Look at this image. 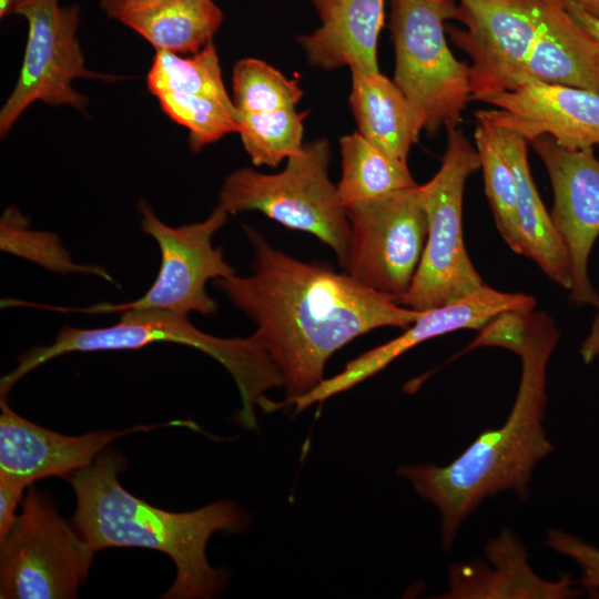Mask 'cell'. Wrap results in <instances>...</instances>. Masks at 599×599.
<instances>
[{"instance_id": "cell-1", "label": "cell", "mask_w": 599, "mask_h": 599, "mask_svg": "<svg viewBox=\"0 0 599 599\" xmlns=\"http://www.w3.org/2000/svg\"><path fill=\"white\" fill-rule=\"evenodd\" d=\"M242 226L254 252L253 273L214 285L255 323L251 336L281 373L286 399L274 402L272 412L324 380L327 361L351 341L380 327H408L423 314L326 263L296 260Z\"/></svg>"}, {"instance_id": "cell-2", "label": "cell", "mask_w": 599, "mask_h": 599, "mask_svg": "<svg viewBox=\"0 0 599 599\" xmlns=\"http://www.w3.org/2000/svg\"><path fill=\"white\" fill-rule=\"evenodd\" d=\"M559 332L544 312L508 311L490 321L476 336L479 347H501L521 359L518 392L505 423L483 430L454 460L402 465L400 478L439 512L445 551L464 521L489 497L512 491L525 500L539 461L552 450L544 420L547 406V366Z\"/></svg>"}, {"instance_id": "cell-3", "label": "cell", "mask_w": 599, "mask_h": 599, "mask_svg": "<svg viewBox=\"0 0 599 599\" xmlns=\"http://www.w3.org/2000/svg\"><path fill=\"white\" fill-rule=\"evenodd\" d=\"M125 467L120 454L106 450L68 478L77 498L71 524L80 537L94 552L139 547L166 554L176 576L161 598L207 599L219 595L227 572L209 564L206 545L217 531L243 532L248 516L226 499L186 512L156 508L122 487L118 474Z\"/></svg>"}, {"instance_id": "cell-4", "label": "cell", "mask_w": 599, "mask_h": 599, "mask_svg": "<svg viewBox=\"0 0 599 599\" xmlns=\"http://www.w3.org/2000/svg\"><path fill=\"white\" fill-rule=\"evenodd\" d=\"M155 343H174L196 348L219 362L238 389L242 408L238 420L257 428L256 407L266 412L272 403L266 393L283 387V378L265 351L248 336L221 338L196 328L187 315L164 311H128L120 321L101 328L63 326L52 344L34 346L18 357V365L0 380V395L42 364L64 354L136 349Z\"/></svg>"}, {"instance_id": "cell-5", "label": "cell", "mask_w": 599, "mask_h": 599, "mask_svg": "<svg viewBox=\"0 0 599 599\" xmlns=\"http://www.w3.org/2000/svg\"><path fill=\"white\" fill-rule=\"evenodd\" d=\"M329 158L328 141L318 139L288 158L280 173L238 169L225 177L219 207L229 214L258 211L291 230L311 233L335 252L344 268L349 223L328 176Z\"/></svg>"}, {"instance_id": "cell-6", "label": "cell", "mask_w": 599, "mask_h": 599, "mask_svg": "<svg viewBox=\"0 0 599 599\" xmlns=\"http://www.w3.org/2000/svg\"><path fill=\"white\" fill-rule=\"evenodd\" d=\"M456 10V0H390L393 81L424 113L430 136L457 128L471 100L469 65L455 58L446 39L445 24Z\"/></svg>"}, {"instance_id": "cell-7", "label": "cell", "mask_w": 599, "mask_h": 599, "mask_svg": "<svg viewBox=\"0 0 599 599\" xmlns=\"http://www.w3.org/2000/svg\"><path fill=\"white\" fill-rule=\"evenodd\" d=\"M479 169L477 149L461 130H448L441 165L423 184L427 240L412 285L399 304L425 312L464 300L487 285L467 254L463 235L464 189Z\"/></svg>"}, {"instance_id": "cell-8", "label": "cell", "mask_w": 599, "mask_h": 599, "mask_svg": "<svg viewBox=\"0 0 599 599\" xmlns=\"http://www.w3.org/2000/svg\"><path fill=\"white\" fill-rule=\"evenodd\" d=\"M93 556L72 524L31 485L21 514L0 539V598H77Z\"/></svg>"}, {"instance_id": "cell-9", "label": "cell", "mask_w": 599, "mask_h": 599, "mask_svg": "<svg viewBox=\"0 0 599 599\" xmlns=\"http://www.w3.org/2000/svg\"><path fill=\"white\" fill-rule=\"evenodd\" d=\"M141 231L158 243L161 265L156 278L141 297L120 304L100 303L87 307H60L27 302L28 307L84 314L128 311H164L180 315L196 312L213 315L216 302L207 294L206 283L235 274L222 248L212 244L213 235L227 222L229 213L216 207L202 222L177 227L163 223L150 203H138Z\"/></svg>"}, {"instance_id": "cell-10", "label": "cell", "mask_w": 599, "mask_h": 599, "mask_svg": "<svg viewBox=\"0 0 599 599\" xmlns=\"http://www.w3.org/2000/svg\"><path fill=\"white\" fill-rule=\"evenodd\" d=\"M349 243L344 270L399 303L419 266L428 233L423 185L346 207Z\"/></svg>"}, {"instance_id": "cell-11", "label": "cell", "mask_w": 599, "mask_h": 599, "mask_svg": "<svg viewBox=\"0 0 599 599\" xmlns=\"http://www.w3.org/2000/svg\"><path fill=\"white\" fill-rule=\"evenodd\" d=\"M9 13L24 17L29 31L19 79L0 112L2 138L35 101L84 112L88 99L72 88L74 79H118L85 68L77 38L78 7L61 8L59 0H12Z\"/></svg>"}, {"instance_id": "cell-12", "label": "cell", "mask_w": 599, "mask_h": 599, "mask_svg": "<svg viewBox=\"0 0 599 599\" xmlns=\"http://www.w3.org/2000/svg\"><path fill=\"white\" fill-rule=\"evenodd\" d=\"M455 19L465 28L446 30L471 60V100L483 102L532 81L526 65L536 23L518 0H457Z\"/></svg>"}, {"instance_id": "cell-13", "label": "cell", "mask_w": 599, "mask_h": 599, "mask_svg": "<svg viewBox=\"0 0 599 599\" xmlns=\"http://www.w3.org/2000/svg\"><path fill=\"white\" fill-rule=\"evenodd\" d=\"M530 143L551 182L550 216L570 257V300L599 309V294L588 276V258L599 235V159L592 148L565 149L549 135Z\"/></svg>"}, {"instance_id": "cell-14", "label": "cell", "mask_w": 599, "mask_h": 599, "mask_svg": "<svg viewBox=\"0 0 599 599\" xmlns=\"http://www.w3.org/2000/svg\"><path fill=\"white\" fill-rule=\"evenodd\" d=\"M535 305L532 296L505 293L486 285L464 300L423 312L406 327L404 334L359 355L347 363L337 375L322 380L308 393L285 404L286 406L293 404L297 414L374 376L402 354L427 339L457 329L480 331L504 312L534 309Z\"/></svg>"}, {"instance_id": "cell-15", "label": "cell", "mask_w": 599, "mask_h": 599, "mask_svg": "<svg viewBox=\"0 0 599 599\" xmlns=\"http://www.w3.org/2000/svg\"><path fill=\"white\" fill-rule=\"evenodd\" d=\"M0 477L28 488L49 476L68 479L90 466L113 440L136 432L163 426L200 430L192 420L138 425L124 430H95L79 436L63 435L39 426L13 412L0 397Z\"/></svg>"}, {"instance_id": "cell-16", "label": "cell", "mask_w": 599, "mask_h": 599, "mask_svg": "<svg viewBox=\"0 0 599 599\" xmlns=\"http://www.w3.org/2000/svg\"><path fill=\"white\" fill-rule=\"evenodd\" d=\"M483 102L495 109L477 111V120L514 132L528 143L541 135H549L569 150L599 144L598 93L530 81Z\"/></svg>"}, {"instance_id": "cell-17", "label": "cell", "mask_w": 599, "mask_h": 599, "mask_svg": "<svg viewBox=\"0 0 599 599\" xmlns=\"http://www.w3.org/2000/svg\"><path fill=\"white\" fill-rule=\"evenodd\" d=\"M485 558L454 564L448 571V590L441 599H569L581 588L569 575L548 580L529 564L519 537L504 529L484 547Z\"/></svg>"}, {"instance_id": "cell-18", "label": "cell", "mask_w": 599, "mask_h": 599, "mask_svg": "<svg viewBox=\"0 0 599 599\" xmlns=\"http://www.w3.org/2000/svg\"><path fill=\"white\" fill-rule=\"evenodd\" d=\"M536 23L528 55L532 81L599 94V40L567 10L564 0H518Z\"/></svg>"}, {"instance_id": "cell-19", "label": "cell", "mask_w": 599, "mask_h": 599, "mask_svg": "<svg viewBox=\"0 0 599 599\" xmlns=\"http://www.w3.org/2000/svg\"><path fill=\"white\" fill-rule=\"evenodd\" d=\"M322 24L300 38L308 62L333 70L344 65L379 71L377 43L385 21V0H311Z\"/></svg>"}, {"instance_id": "cell-20", "label": "cell", "mask_w": 599, "mask_h": 599, "mask_svg": "<svg viewBox=\"0 0 599 599\" xmlns=\"http://www.w3.org/2000/svg\"><path fill=\"white\" fill-rule=\"evenodd\" d=\"M477 121L486 124L497 148L515 173L521 254L532 260L555 283L570 290L572 280L569 253L530 173L528 142L501 126L483 120Z\"/></svg>"}, {"instance_id": "cell-21", "label": "cell", "mask_w": 599, "mask_h": 599, "mask_svg": "<svg viewBox=\"0 0 599 599\" xmlns=\"http://www.w3.org/2000/svg\"><path fill=\"white\" fill-rule=\"evenodd\" d=\"M349 104L358 132L387 155L407 163L425 130L424 113L380 71L351 70Z\"/></svg>"}, {"instance_id": "cell-22", "label": "cell", "mask_w": 599, "mask_h": 599, "mask_svg": "<svg viewBox=\"0 0 599 599\" xmlns=\"http://www.w3.org/2000/svg\"><path fill=\"white\" fill-rule=\"evenodd\" d=\"M116 19L156 50L197 53L212 42L223 13L212 0H149Z\"/></svg>"}, {"instance_id": "cell-23", "label": "cell", "mask_w": 599, "mask_h": 599, "mask_svg": "<svg viewBox=\"0 0 599 599\" xmlns=\"http://www.w3.org/2000/svg\"><path fill=\"white\" fill-rule=\"evenodd\" d=\"M339 144L342 174L337 191L345 209L418 185L406 162L387 155L359 132L342 136Z\"/></svg>"}, {"instance_id": "cell-24", "label": "cell", "mask_w": 599, "mask_h": 599, "mask_svg": "<svg viewBox=\"0 0 599 599\" xmlns=\"http://www.w3.org/2000/svg\"><path fill=\"white\" fill-rule=\"evenodd\" d=\"M146 82L154 97L162 93H183L234 104L225 90L219 57L212 42L192 58L156 50Z\"/></svg>"}, {"instance_id": "cell-25", "label": "cell", "mask_w": 599, "mask_h": 599, "mask_svg": "<svg viewBox=\"0 0 599 599\" xmlns=\"http://www.w3.org/2000/svg\"><path fill=\"white\" fill-rule=\"evenodd\" d=\"M0 248L54 273L94 275L114 283L102 266L75 263L55 233L31 229L16 206L7 207L1 216Z\"/></svg>"}, {"instance_id": "cell-26", "label": "cell", "mask_w": 599, "mask_h": 599, "mask_svg": "<svg viewBox=\"0 0 599 599\" xmlns=\"http://www.w3.org/2000/svg\"><path fill=\"white\" fill-rule=\"evenodd\" d=\"M307 114L295 108L254 114L237 110L238 133L252 163L275 167L300 152Z\"/></svg>"}, {"instance_id": "cell-27", "label": "cell", "mask_w": 599, "mask_h": 599, "mask_svg": "<svg viewBox=\"0 0 599 599\" xmlns=\"http://www.w3.org/2000/svg\"><path fill=\"white\" fill-rule=\"evenodd\" d=\"M474 138L483 169L485 192L497 230L507 245L521 254L515 173L486 124L477 121Z\"/></svg>"}, {"instance_id": "cell-28", "label": "cell", "mask_w": 599, "mask_h": 599, "mask_svg": "<svg viewBox=\"0 0 599 599\" xmlns=\"http://www.w3.org/2000/svg\"><path fill=\"white\" fill-rule=\"evenodd\" d=\"M232 82L235 108L252 114L295 108L303 95L296 80L253 58L242 59L234 65Z\"/></svg>"}, {"instance_id": "cell-29", "label": "cell", "mask_w": 599, "mask_h": 599, "mask_svg": "<svg viewBox=\"0 0 599 599\" xmlns=\"http://www.w3.org/2000/svg\"><path fill=\"white\" fill-rule=\"evenodd\" d=\"M156 99L174 122L189 130V145L193 152H200L227 133L238 132L234 104L183 93H162Z\"/></svg>"}, {"instance_id": "cell-30", "label": "cell", "mask_w": 599, "mask_h": 599, "mask_svg": "<svg viewBox=\"0 0 599 599\" xmlns=\"http://www.w3.org/2000/svg\"><path fill=\"white\" fill-rule=\"evenodd\" d=\"M544 545L575 561L580 569L576 581L589 593H599V548L560 529H549Z\"/></svg>"}, {"instance_id": "cell-31", "label": "cell", "mask_w": 599, "mask_h": 599, "mask_svg": "<svg viewBox=\"0 0 599 599\" xmlns=\"http://www.w3.org/2000/svg\"><path fill=\"white\" fill-rule=\"evenodd\" d=\"M24 489L22 485L0 477V539L8 534L17 518L16 509Z\"/></svg>"}, {"instance_id": "cell-32", "label": "cell", "mask_w": 599, "mask_h": 599, "mask_svg": "<svg viewBox=\"0 0 599 599\" xmlns=\"http://www.w3.org/2000/svg\"><path fill=\"white\" fill-rule=\"evenodd\" d=\"M579 353L586 364H590L593 361L599 362V313L596 315L590 332L580 346Z\"/></svg>"}, {"instance_id": "cell-33", "label": "cell", "mask_w": 599, "mask_h": 599, "mask_svg": "<svg viewBox=\"0 0 599 599\" xmlns=\"http://www.w3.org/2000/svg\"><path fill=\"white\" fill-rule=\"evenodd\" d=\"M564 2L569 13L599 40V19L571 0H564Z\"/></svg>"}, {"instance_id": "cell-34", "label": "cell", "mask_w": 599, "mask_h": 599, "mask_svg": "<svg viewBox=\"0 0 599 599\" xmlns=\"http://www.w3.org/2000/svg\"><path fill=\"white\" fill-rule=\"evenodd\" d=\"M149 0H100L102 9L110 18L116 19L126 9Z\"/></svg>"}, {"instance_id": "cell-35", "label": "cell", "mask_w": 599, "mask_h": 599, "mask_svg": "<svg viewBox=\"0 0 599 599\" xmlns=\"http://www.w3.org/2000/svg\"><path fill=\"white\" fill-rule=\"evenodd\" d=\"M599 19V0H571Z\"/></svg>"}, {"instance_id": "cell-36", "label": "cell", "mask_w": 599, "mask_h": 599, "mask_svg": "<svg viewBox=\"0 0 599 599\" xmlns=\"http://www.w3.org/2000/svg\"><path fill=\"white\" fill-rule=\"evenodd\" d=\"M12 0H0V16L1 18L9 13V8Z\"/></svg>"}]
</instances>
